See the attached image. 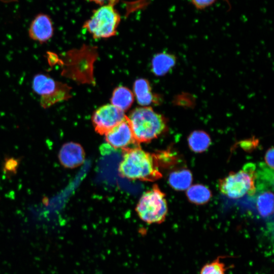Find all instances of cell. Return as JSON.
<instances>
[{"label":"cell","mask_w":274,"mask_h":274,"mask_svg":"<svg viewBox=\"0 0 274 274\" xmlns=\"http://www.w3.org/2000/svg\"><path fill=\"white\" fill-rule=\"evenodd\" d=\"M265 160L267 165L271 169H273V148H269L266 152Z\"/></svg>","instance_id":"cell-21"},{"label":"cell","mask_w":274,"mask_h":274,"mask_svg":"<svg viewBox=\"0 0 274 274\" xmlns=\"http://www.w3.org/2000/svg\"><path fill=\"white\" fill-rule=\"evenodd\" d=\"M225 256H218L212 261L206 263L201 268L199 274H226L229 268L222 261Z\"/></svg>","instance_id":"cell-19"},{"label":"cell","mask_w":274,"mask_h":274,"mask_svg":"<svg viewBox=\"0 0 274 274\" xmlns=\"http://www.w3.org/2000/svg\"><path fill=\"white\" fill-rule=\"evenodd\" d=\"M53 33L54 28L51 18L43 13L35 16L28 29L30 38L40 44L47 42L52 37Z\"/></svg>","instance_id":"cell-10"},{"label":"cell","mask_w":274,"mask_h":274,"mask_svg":"<svg viewBox=\"0 0 274 274\" xmlns=\"http://www.w3.org/2000/svg\"><path fill=\"white\" fill-rule=\"evenodd\" d=\"M107 144L115 149L123 150L131 145H139L136 142L130 124L126 118L105 134Z\"/></svg>","instance_id":"cell-9"},{"label":"cell","mask_w":274,"mask_h":274,"mask_svg":"<svg viewBox=\"0 0 274 274\" xmlns=\"http://www.w3.org/2000/svg\"><path fill=\"white\" fill-rule=\"evenodd\" d=\"M124 112L112 104H106L93 113L91 121L95 131L105 135L115 126L126 119Z\"/></svg>","instance_id":"cell-8"},{"label":"cell","mask_w":274,"mask_h":274,"mask_svg":"<svg viewBox=\"0 0 274 274\" xmlns=\"http://www.w3.org/2000/svg\"><path fill=\"white\" fill-rule=\"evenodd\" d=\"M223 1H225L228 4V6H230V7H231L229 0ZM216 1L217 0H190V3L194 7L198 10H203L211 7L214 4Z\"/></svg>","instance_id":"cell-20"},{"label":"cell","mask_w":274,"mask_h":274,"mask_svg":"<svg viewBox=\"0 0 274 274\" xmlns=\"http://www.w3.org/2000/svg\"><path fill=\"white\" fill-rule=\"evenodd\" d=\"M169 185L175 190L183 191L187 189L192 182L191 172L187 169L173 172L169 175Z\"/></svg>","instance_id":"cell-15"},{"label":"cell","mask_w":274,"mask_h":274,"mask_svg":"<svg viewBox=\"0 0 274 274\" xmlns=\"http://www.w3.org/2000/svg\"><path fill=\"white\" fill-rule=\"evenodd\" d=\"M133 89L137 102L141 106L147 107L151 104L160 103V96L152 92L150 84L147 79L140 78L136 80Z\"/></svg>","instance_id":"cell-12"},{"label":"cell","mask_w":274,"mask_h":274,"mask_svg":"<svg viewBox=\"0 0 274 274\" xmlns=\"http://www.w3.org/2000/svg\"><path fill=\"white\" fill-rule=\"evenodd\" d=\"M256 206L259 214L263 217H268L273 212V194L270 191L264 192L259 195Z\"/></svg>","instance_id":"cell-18"},{"label":"cell","mask_w":274,"mask_h":274,"mask_svg":"<svg viewBox=\"0 0 274 274\" xmlns=\"http://www.w3.org/2000/svg\"><path fill=\"white\" fill-rule=\"evenodd\" d=\"M188 144L190 149L195 153L206 151L210 146L211 140L205 131L200 130L192 132L188 137Z\"/></svg>","instance_id":"cell-16"},{"label":"cell","mask_w":274,"mask_h":274,"mask_svg":"<svg viewBox=\"0 0 274 274\" xmlns=\"http://www.w3.org/2000/svg\"><path fill=\"white\" fill-rule=\"evenodd\" d=\"M136 212L140 218L148 224L163 222L167 213L165 194L155 184L144 192L137 203Z\"/></svg>","instance_id":"cell-6"},{"label":"cell","mask_w":274,"mask_h":274,"mask_svg":"<svg viewBox=\"0 0 274 274\" xmlns=\"http://www.w3.org/2000/svg\"><path fill=\"white\" fill-rule=\"evenodd\" d=\"M87 1L95 3L100 6L108 4L116 5L119 0H86Z\"/></svg>","instance_id":"cell-22"},{"label":"cell","mask_w":274,"mask_h":274,"mask_svg":"<svg viewBox=\"0 0 274 274\" xmlns=\"http://www.w3.org/2000/svg\"><path fill=\"white\" fill-rule=\"evenodd\" d=\"M119 166L120 175L129 180L153 182L162 177L156 156L139 145L125 149Z\"/></svg>","instance_id":"cell-1"},{"label":"cell","mask_w":274,"mask_h":274,"mask_svg":"<svg viewBox=\"0 0 274 274\" xmlns=\"http://www.w3.org/2000/svg\"><path fill=\"white\" fill-rule=\"evenodd\" d=\"M189 200L196 204H203L209 201L212 197L210 190L206 186L195 184L190 186L186 191Z\"/></svg>","instance_id":"cell-17"},{"label":"cell","mask_w":274,"mask_h":274,"mask_svg":"<svg viewBox=\"0 0 274 274\" xmlns=\"http://www.w3.org/2000/svg\"><path fill=\"white\" fill-rule=\"evenodd\" d=\"M134 101V94L128 88L118 86L114 89L111 98V104L124 112L128 110Z\"/></svg>","instance_id":"cell-14"},{"label":"cell","mask_w":274,"mask_h":274,"mask_svg":"<svg viewBox=\"0 0 274 274\" xmlns=\"http://www.w3.org/2000/svg\"><path fill=\"white\" fill-rule=\"evenodd\" d=\"M256 167L250 163L237 172H231L219 181L218 187L227 197L236 199L245 194L253 195L256 192Z\"/></svg>","instance_id":"cell-5"},{"label":"cell","mask_w":274,"mask_h":274,"mask_svg":"<svg viewBox=\"0 0 274 274\" xmlns=\"http://www.w3.org/2000/svg\"><path fill=\"white\" fill-rule=\"evenodd\" d=\"M126 118L138 144L151 142L168 128L166 117L150 106L134 109Z\"/></svg>","instance_id":"cell-2"},{"label":"cell","mask_w":274,"mask_h":274,"mask_svg":"<svg viewBox=\"0 0 274 274\" xmlns=\"http://www.w3.org/2000/svg\"><path fill=\"white\" fill-rule=\"evenodd\" d=\"M85 158V154L82 146L77 143L70 142L61 147L58 158L59 162L65 168H74L82 165Z\"/></svg>","instance_id":"cell-11"},{"label":"cell","mask_w":274,"mask_h":274,"mask_svg":"<svg viewBox=\"0 0 274 274\" xmlns=\"http://www.w3.org/2000/svg\"><path fill=\"white\" fill-rule=\"evenodd\" d=\"M176 56L170 53L161 52L155 54L151 61V71L156 76L166 75L175 65Z\"/></svg>","instance_id":"cell-13"},{"label":"cell","mask_w":274,"mask_h":274,"mask_svg":"<svg viewBox=\"0 0 274 274\" xmlns=\"http://www.w3.org/2000/svg\"><path fill=\"white\" fill-rule=\"evenodd\" d=\"M111 4L100 6L94 10L83 27L94 39H108L115 36L121 21V16Z\"/></svg>","instance_id":"cell-4"},{"label":"cell","mask_w":274,"mask_h":274,"mask_svg":"<svg viewBox=\"0 0 274 274\" xmlns=\"http://www.w3.org/2000/svg\"><path fill=\"white\" fill-rule=\"evenodd\" d=\"M32 88L40 96V105L44 109L49 108L58 102L71 97V87L44 74L35 75L32 81Z\"/></svg>","instance_id":"cell-7"},{"label":"cell","mask_w":274,"mask_h":274,"mask_svg":"<svg viewBox=\"0 0 274 274\" xmlns=\"http://www.w3.org/2000/svg\"><path fill=\"white\" fill-rule=\"evenodd\" d=\"M97 56L96 48L90 46L69 50L59 59L61 75L80 83L94 84L93 68Z\"/></svg>","instance_id":"cell-3"}]
</instances>
